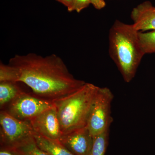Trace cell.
Masks as SVG:
<instances>
[{
    "instance_id": "8992f818",
    "label": "cell",
    "mask_w": 155,
    "mask_h": 155,
    "mask_svg": "<svg viewBox=\"0 0 155 155\" xmlns=\"http://www.w3.org/2000/svg\"><path fill=\"white\" fill-rule=\"evenodd\" d=\"M54 106L53 101L22 91L8 105L5 111L16 119L30 121Z\"/></svg>"
},
{
    "instance_id": "9a60e30c",
    "label": "cell",
    "mask_w": 155,
    "mask_h": 155,
    "mask_svg": "<svg viewBox=\"0 0 155 155\" xmlns=\"http://www.w3.org/2000/svg\"><path fill=\"white\" fill-rule=\"evenodd\" d=\"M91 0H72V5L68 9L69 12L75 11L79 13L83 9L86 8L90 4Z\"/></svg>"
},
{
    "instance_id": "4fadbf2b",
    "label": "cell",
    "mask_w": 155,
    "mask_h": 155,
    "mask_svg": "<svg viewBox=\"0 0 155 155\" xmlns=\"http://www.w3.org/2000/svg\"><path fill=\"white\" fill-rule=\"evenodd\" d=\"M14 149L19 155H49L37 146L33 137Z\"/></svg>"
},
{
    "instance_id": "6da1fadb",
    "label": "cell",
    "mask_w": 155,
    "mask_h": 155,
    "mask_svg": "<svg viewBox=\"0 0 155 155\" xmlns=\"http://www.w3.org/2000/svg\"><path fill=\"white\" fill-rule=\"evenodd\" d=\"M14 81L30 87L37 96L53 101L76 91L86 82L75 78L63 60L54 54L15 55L8 63Z\"/></svg>"
},
{
    "instance_id": "7c38bea8",
    "label": "cell",
    "mask_w": 155,
    "mask_h": 155,
    "mask_svg": "<svg viewBox=\"0 0 155 155\" xmlns=\"http://www.w3.org/2000/svg\"><path fill=\"white\" fill-rule=\"evenodd\" d=\"M110 128L93 137V143L88 155H105L109 141Z\"/></svg>"
},
{
    "instance_id": "5bb4252c",
    "label": "cell",
    "mask_w": 155,
    "mask_h": 155,
    "mask_svg": "<svg viewBox=\"0 0 155 155\" xmlns=\"http://www.w3.org/2000/svg\"><path fill=\"white\" fill-rule=\"evenodd\" d=\"M141 47L145 54L155 53V30L139 32Z\"/></svg>"
},
{
    "instance_id": "9c48e42d",
    "label": "cell",
    "mask_w": 155,
    "mask_h": 155,
    "mask_svg": "<svg viewBox=\"0 0 155 155\" xmlns=\"http://www.w3.org/2000/svg\"><path fill=\"white\" fill-rule=\"evenodd\" d=\"M131 18L134 28L139 32L155 30V7L150 2H144L134 8Z\"/></svg>"
},
{
    "instance_id": "8fae6325",
    "label": "cell",
    "mask_w": 155,
    "mask_h": 155,
    "mask_svg": "<svg viewBox=\"0 0 155 155\" xmlns=\"http://www.w3.org/2000/svg\"><path fill=\"white\" fill-rule=\"evenodd\" d=\"M17 82L3 81L0 82V107L3 108L8 105L21 92Z\"/></svg>"
},
{
    "instance_id": "e0dca14e",
    "label": "cell",
    "mask_w": 155,
    "mask_h": 155,
    "mask_svg": "<svg viewBox=\"0 0 155 155\" xmlns=\"http://www.w3.org/2000/svg\"><path fill=\"white\" fill-rule=\"evenodd\" d=\"M91 4L97 10H101L106 6L104 0H91Z\"/></svg>"
},
{
    "instance_id": "277c9868",
    "label": "cell",
    "mask_w": 155,
    "mask_h": 155,
    "mask_svg": "<svg viewBox=\"0 0 155 155\" xmlns=\"http://www.w3.org/2000/svg\"><path fill=\"white\" fill-rule=\"evenodd\" d=\"M1 147L15 148L33 137L30 121L16 119L5 110L0 113Z\"/></svg>"
},
{
    "instance_id": "52a82bcc",
    "label": "cell",
    "mask_w": 155,
    "mask_h": 155,
    "mask_svg": "<svg viewBox=\"0 0 155 155\" xmlns=\"http://www.w3.org/2000/svg\"><path fill=\"white\" fill-rule=\"evenodd\" d=\"M29 121L35 132L47 138L59 140L63 134L54 106Z\"/></svg>"
},
{
    "instance_id": "30bf717a",
    "label": "cell",
    "mask_w": 155,
    "mask_h": 155,
    "mask_svg": "<svg viewBox=\"0 0 155 155\" xmlns=\"http://www.w3.org/2000/svg\"><path fill=\"white\" fill-rule=\"evenodd\" d=\"M33 138L37 146L49 155H75L59 140L51 139L35 132Z\"/></svg>"
},
{
    "instance_id": "ac0fdd59",
    "label": "cell",
    "mask_w": 155,
    "mask_h": 155,
    "mask_svg": "<svg viewBox=\"0 0 155 155\" xmlns=\"http://www.w3.org/2000/svg\"><path fill=\"white\" fill-rule=\"evenodd\" d=\"M56 1L62 3L63 5L67 7V10L70 8L72 2V0H56Z\"/></svg>"
},
{
    "instance_id": "7a4b0ae2",
    "label": "cell",
    "mask_w": 155,
    "mask_h": 155,
    "mask_svg": "<svg viewBox=\"0 0 155 155\" xmlns=\"http://www.w3.org/2000/svg\"><path fill=\"white\" fill-rule=\"evenodd\" d=\"M139 32L133 24L118 20L109 31V55L127 83L135 77L145 54L140 45Z\"/></svg>"
},
{
    "instance_id": "ba28073f",
    "label": "cell",
    "mask_w": 155,
    "mask_h": 155,
    "mask_svg": "<svg viewBox=\"0 0 155 155\" xmlns=\"http://www.w3.org/2000/svg\"><path fill=\"white\" fill-rule=\"evenodd\" d=\"M59 140L74 155H88L93 143V137L86 126L64 134Z\"/></svg>"
},
{
    "instance_id": "3957f363",
    "label": "cell",
    "mask_w": 155,
    "mask_h": 155,
    "mask_svg": "<svg viewBox=\"0 0 155 155\" xmlns=\"http://www.w3.org/2000/svg\"><path fill=\"white\" fill-rule=\"evenodd\" d=\"M99 87L86 82L71 94L53 100L63 134L87 126Z\"/></svg>"
},
{
    "instance_id": "5b68a950",
    "label": "cell",
    "mask_w": 155,
    "mask_h": 155,
    "mask_svg": "<svg viewBox=\"0 0 155 155\" xmlns=\"http://www.w3.org/2000/svg\"><path fill=\"white\" fill-rule=\"evenodd\" d=\"M114 97V94L110 89L99 87L87 125L93 137L110 128L113 121L111 107Z\"/></svg>"
},
{
    "instance_id": "2e32d148",
    "label": "cell",
    "mask_w": 155,
    "mask_h": 155,
    "mask_svg": "<svg viewBox=\"0 0 155 155\" xmlns=\"http://www.w3.org/2000/svg\"><path fill=\"white\" fill-rule=\"evenodd\" d=\"M0 155H19L14 149L1 147Z\"/></svg>"
}]
</instances>
